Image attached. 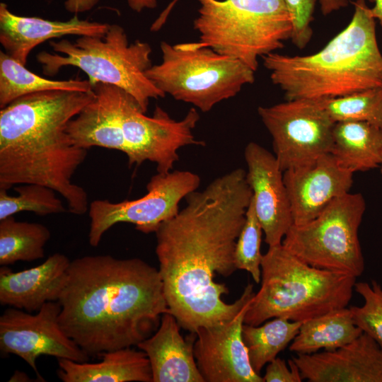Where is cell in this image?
<instances>
[{
	"instance_id": "7402d4cb",
	"label": "cell",
	"mask_w": 382,
	"mask_h": 382,
	"mask_svg": "<svg viewBox=\"0 0 382 382\" xmlns=\"http://www.w3.org/2000/svg\"><path fill=\"white\" fill-rule=\"evenodd\" d=\"M330 154L342 168L366 171L382 164V128L366 122H335Z\"/></svg>"
},
{
	"instance_id": "ffe728a7",
	"label": "cell",
	"mask_w": 382,
	"mask_h": 382,
	"mask_svg": "<svg viewBox=\"0 0 382 382\" xmlns=\"http://www.w3.org/2000/svg\"><path fill=\"white\" fill-rule=\"evenodd\" d=\"M175 317L163 314L156 331L137 345L146 354L152 373V382H204L195 354L196 334L185 340Z\"/></svg>"
},
{
	"instance_id": "ab89813d",
	"label": "cell",
	"mask_w": 382,
	"mask_h": 382,
	"mask_svg": "<svg viewBox=\"0 0 382 382\" xmlns=\"http://www.w3.org/2000/svg\"><path fill=\"white\" fill-rule=\"evenodd\" d=\"M380 169H381V173H382V164L380 166Z\"/></svg>"
},
{
	"instance_id": "83f0119b",
	"label": "cell",
	"mask_w": 382,
	"mask_h": 382,
	"mask_svg": "<svg viewBox=\"0 0 382 382\" xmlns=\"http://www.w3.org/2000/svg\"><path fill=\"white\" fill-rule=\"evenodd\" d=\"M320 101L334 122H366L382 128V86Z\"/></svg>"
},
{
	"instance_id": "30bf717a",
	"label": "cell",
	"mask_w": 382,
	"mask_h": 382,
	"mask_svg": "<svg viewBox=\"0 0 382 382\" xmlns=\"http://www.w3.org/2000/svg\"><path fill=\"white\" fill-rule=\"evenodd\" d=\"M365 210L361 194L346 193L311 221L293 224L282 244L311 266L357 278L364 270L358 231Z\"/></svg>"
},
{
	"instance_id": "4316f807",
	"label": "cell",
	"mask_w": 382,
	"mask_h": 382,
	"mask_svg": "<svg viewBox=\"0 0 382 382\" xmlns=\"http://www.w3.org/2000/svg\"><path fill=\"white\" fill-rule=\"evenodd\" d=\"M50 236V231L42 224L18 221L13 216L0 220V265L44 257Z\"/></svg>"
},
{
	"instance_id": "f35d334b",
	"label": "cell",
	"mask_w": 382,
	"mask_h": 382,
	"mask_svg": "<svg viewBox=\"0 0 382 382\" xmlns=\"http://www.w3.org/2000/svg\"><path fill=\"white\" fill-rule=\"evenodd\" d=\"M28 376L23 372L16 371L9 381H30Z\"/></svg>"
},
{
	"instance_id": "d6a6232c",
	"label": "cell",
	"mask_w": 382,
	"mask_h": 382,
	"mask_svg": "<svg viewBox=\"0 0 382 382\" xmlns=\"http://www.w3.org/2000/svg\"><path fill=\"white\" fill-rule=\"evenodd\" d=\"M262 378L264 382H301L303 380L299 369L292 359L287 364L285 360L279 357L268 363Z\"/></svg>"
},
{
	"instance_id": "484cf974",
	"label": "cell",
	"mask_w": 382,
	"mask_h": 382,
	"mask_svg": "<svg viewBox=\"0 0 382 382\" xmlns=\"http://www.w3.org/2000/svg\"><path fill=\"white\" fill-rule=\"evenodd\" d=\"M302 322L274 318L259 325L243 324L242 337L250 365L257 374L292 342Z\"/></svg>"
},
{
	"instance_id": "f1b7e54d",
	"label": "cell",
	"mask_w": 382,
	"mask_h": 382,
	"mask_svg": "<svg viewBox=\"0 0 382 382\" xmlns=\"http://www.w3.org/2000/svg\"><path fill=\"white\" fill-rule=\"evenodd\" d=\"M18 193L12 196L0 188V220L21 212H32L40 216L57 214L66 211L53 189L35 183L14 186Z\"/></svg>"
},
{
	"instance_id": "277c9868",
	"label": "cell",
	"mask_w": 382,
	"mask_h": 382,
	"mask_svg": "<svg viewBox=\"0 0 382 382\" xmlns=\"http://www.w3.org/2000/svg\"><path fill=\"white\" fill-rule=\"evenodd\" d=\"M354 6L347 26L318 52L305 56L272 52L262 57L272 83L286 100L335 98L382 86L376 19L364 0H357Z\"/></svg>"
},
{
	"instance_id": "6da1fadb",
	"label": "cell",
	"mask_w": 382,
	"mask_h": 382,
	"mask_svg": "<svg viewBox=\"0 0 382 382\" xmlns=\"http://www.w3.org/2000/svg\"><path fill=\"white\" fill-rule=\"evenodd\" d=\"M238 168L187 195L186 206L155 232L158 271L169 312L191 333L236 316L253 297L248 284L233 303L228 288L215 281L236 270L234 251L253 192Z\"/></svg>"
},
{
	"instance_id": "d4e9b609",
	"label": "cell",
	"mask_w": 382,
	"mask_h": 382,
	"mask_svg": "<svg viewBox=\"0 0 382 382\" xmlns=\"http://www.w3.org/2000/svg\"><path fill=\"white\" fill-rule=\"evenodd\" d=\"M88 92L93 86L88 80H52L28 70L5 52H0V108L33 93L47 91Z\"/></svg>"
},
{
	"instance_id": "d590c367",
	"label": "cell",
	"mask_w": 382,
	"mask_h": 382,
	"mask_svg": "<svg viewBox=\"0 0 382 382\" xmlns=\"http://www.w3.org/2000/svg\"><path fill=\"white\" fill-rule=\"evenodd\" d=\"M178 0H173L168 6L160 13L159 16L152 23L150 30L152 32L158 31L166 22L170 11L174 8Z\"/></svg>"
},
{
	"instance_id": "52a82bcc",
	"label": "cell",
	"mask_w": 382,
	"mask_h": 382,
	"mask_svg": "<svg viewBox=\"0 0 382 382\" xmlns=\"http://www.w3.org/2000/svg\"><path fill=\"white\" fill-rule=\"evenodd\" d=\"M50 45L54 53L42 51L36 55L45 75H55L64 66L78 67L93 86L108 83L129 93L144 112L150 99L166 96L146 75L152 66L151 47L139 40L129 43L118 24H109L103 37L82 35L74 42L52 40Z\"/></svg>"
},
{
	"instance_id": "e0dca14e",
	"label": "cell",
	"mask_w": 382,
	"mask_h": 382,
	"mask_svg": "<svg viewBox=\"0 0 382 382\" xmlns=\"http://www.w3.org/2000/svg\"><path fill=\"white\" fill-rule=\"evenodd\" d=\"M353 174L340 166L330 153L310 166L284 171L293 224L311 221L332 200L349 192Z\"/></svg>"
},
{
	"instance_id": "cb8c5ba5",
	"label": "cell",
	"mask_w": 382,
	"mask_h": 382,
	"mask_svg": "<svg viewBox=\"0 0 382 382\" xmlns=\"http://www.w3.org/2000/svg\"><path fill=\"white\" fill-rule=\"evenodd\" d=\"M95 94L93 100L69 121L67 133L78 147L88 150L98 146L125 153L124 141L110 108L100 95Z\"/></svg>"
},
{
	"instance_id": "8992f818",
	"label": "cell",
	"mask_w": 382,
	"mask_h": 382,
	"mask_svg": "<svg viewBox=\"0 0 382 382\" xmlns=\"http://www.w3.org/2000/svg\"><path fill=\"white\" fill-rule=\"evenodd\" d=\"M197 45L236 59L256 71L258 57L291 39L292 18L284 0H197Z\"/></svg>"
},
{
	"instance_id": "1f68e13d",
	"label": "cell",
	"mask_w": 382,
	"mask_h": 382,
	"mask_svg": "<svg viewBox=\"0 0 382 382\" xmlns=\"http://www.w3.org/2000/svg\"><path fill=\"white\" fill-rule=\"evenodd\" d=\"M284 1L292 18L291 42L299 49H303L312 37L311 23L316 0Z\"/></svg>"
},
{
	"instance_id": "7c38bea8",
	"label": "cell",
	"mask_w": 382,
	"mask_h": 382,
	"mask_svg": "<svg viewBox=\"0 0 382 382\" xmlns=\"http://www.w3.org/2000/svg\"><path fill=\"white\" fill-rule=\"evenodd\" d=\"M199 176L189 170H171L153 175L146 185V194L133 200L112 202L96 199L91 202L88 243L98 246L105 233L119 223L135 225L139 231L155 233L160 225L175 216L180 201L197 190Z\"/></svg>"
},
{
	"instance_id": "f546056e",
	"label": "cell",
	"mask_w": 382,
	"mask_h": 382,
	"mask_svg": "<svg viewBox=\"0 0 382 382\" xmlns=\"http://www.w3.org/2000/svg\"><path fill=\"white\" fill-rule=\"evenodd\" d=\"M262 233L252 197L245 213L244 224L236 241L234 263L237 270L249 272L256 284L261 281L263 255L261 253L260 246Z\"/></svg>"
},
{
	"instance_id": "5b68a950",
	"label": "cell",
	"mask_w": 382,
	"mask_h": 382,
	"mask_svg": "<svg viewBox=\"0 0 382 382\" xmlns=\"http://www.w3.org/2000/svg\"><path fill=\"white\" fill-rule=\"evenodd\" d=\"M356 277L309 265L282 244L270 246L261 263V286L244 323L259 325L272 318L304 322L347 307Z\"/></svg>"
},
{
	"instance_id": "3957f363",
	"label": "cell",
	"mask_w": 382,
	"mask_h": 382,
	"mask_svg": "<svg viewBox=\"0 0 382 382\" xmlns=\"http://www.w3.org/2000/svg\"><path fill=\"white\" fill-rule=\"evenodd\" d=\"M96 97L88 92L47 91L21 96L0 110V188L35 183L64 197L68 210L83 215L86 191L72 182L88 150L66 132L69 121Z\"/></svg>"
},
{
	"instance_id": "74e56055",
	"label": "cell",
	"mask_w": 382,
	"mask_h": 382,
	"mask_svg": "<svg viewBox=\"0 0 382 382\" xmlns=\"http://www.w3.org/2000/svg\"><path fill=\"white\" fill-rule=\"evenodd\" d=\"M375 4L374 7L371 8V13L372 16L377 19L380 25L382 26V0H374Z\"/></svg>"
},
{
	"instance_id": "ac0fdd59",
	"label": "cell",
	"mask_w": 382,
	"mask_h": 382,
	"mask_svg": "<svg viewBox=\"0 0 382 382\" xmlns=\"http://www.w3.org/2000/svg\"><path fill=\"white\" fill-rule=\"evenodd\" d=\"M109 24L80 19L77 14L68 21H51L18 16L5 3L0 4V42L4 52L23 65L38 45L66 35L103 37Z\"/></svg>"
},
{
	"instance_id": "603a6c76",
	"label": "cell",
	"mask_w": 382,
	"mask_h": 382,
	"mask_svg": "<svg viewBox=\"0 0 382 382\" xmlns=\"http://www.w3.org/2000/svg\"><path fill=\"white\" fill-rule=\"evenodd\" d=\"M361 333L350 308L345 307L303 322L289 349L296 354H313L321 349L333 351Z\"/></svg>"
},
{
	"instance_id": "4fadbf2b",
	"label": "cell",
	"mask_w": 382,
	"mask_h": 382,
	"mask_svg": "<svg viewBox=\"0 0 382 382\" xmlns=\"http://www.w3.org/2000/svg\"><path fill=\"white\" fill-rule=\"evenodd\" d=\"M58 301L45 303L36 314L9 307L0 316V351L2 356L15 354L40 374L36 360L42 355L88 361L89 355L62 329Z\"/></svg>"
},
{
	"instance_id": "8fae6325",
	"label": "cell",
	"mask_w": 382,
	"mask_h": 382,
	"mask_svg": "<svg viewBox=\"0 0 382 382\" xmlns=\"http://www.w3.org/2000/svg\"><path fill=\"white\" fill-rule=\"evenodd\" d=\"M257 112L272 138L274 154L283 172L310 166L330 153L335 122L320 100H286L260 106Z\"/></svg>"
},
{
	"instance_id": "e575fe53",
	"label": "cell",
	"mask_w": 382,
	"mask_h": 382,
	"mask_svg": "<svg viewBox=\"0 0 382 382\" xmlns=\"http://www.w3.org/2000/svg\"><path fill=\"white\" fill-rule=\"evenodd\" d=\"M320 9L323 15H328L334 11L347 6V0H319Z\"/></svg>"
},
{
	"instance_id": "9a60e30c",
	"label": "cell",
	"mask_w": 382,
	"mask_h": 382,
	"mask_svg": "<svg viewBox=\"0 0 382 382\" xmlns=\"http://www.w3.org/2000/svg\"><path fill=\"white\" fill-rule=\"evenodd\" d=\"M244 158L245 178L265 241L269 247L279 245L294 224L284 172L274 154L255 142L246 145Z\"/></svg>"
},
{
	"instance_id": "7a4b0ae2",
	"label": "cell",
	"mask_w": 382,
	"mask_h": 382,
	"mask_svg": "<svg viewBox=\"0 0 382 382\" xmlns=\"http://www.w3.org/2000/svg\"><path fill=\"white\" fill-rule=\"evenodd\" d=\"M57 301L60 327L92 357L137 346L169 312L158 270L110 255L71 260Z\"/></svg>"
},
{
	"instance_id": "836d02e7",
	"label": "cell",
	"mask_w": 382,
	"mask_h": 382,
	"mask_svg": "<svg viewBox=\"0 0 382 382\" xmlns=\"http://www.w3.org/2000/svg\"><path fill=\"white\" fill-rule=\"evenodd\" d=\"M100 0H66L64 8L70 13L78 14L92 9Z\"/></svg>"
},
{
	"instance_id": "9c48e42d",
	"label": "cell",
	"mask_w": 382,
	"mask_h": 382,
	"mask_svg": "<svg viewBox=\"0 0 382 382\" xmlns=\"http://www.w3.org/2000/svg\"><path fill=\"white\" fill-rule=\"evenodd\" d=\"M93 89L103 98L112 113L129 167L149 161L156 165L158 173H166L173 170L180 149L204 145L193 134L200 118L195 108H191L180 120L173 119L158 105L149 117L132 95L117 86L98 83Z\"/></svg>"
},
{
	"instance_id": "44dd1931",
	"label": "cell",
	"mask_w": 382,
	"mask_h": 382,
	"mask_svg": "<svg viewBox=\"0 0 382 382\" xmlns=\"http://www.w3.org/2000/svg\"><path fill=\"white\" fill-rule=\"evenodd\" d=\"M100 357L94 363L58 359L57 376L64 382H152L149 360L141 349L120 348Z\"/></svg>"
},
{
	"instance_id": "5bb4252c",
	"label": "cell",
	"mask_w": 382,
	"mask_h": 382,
	"mask_svg": "<svg viewBox=\"0 0 382 382\" xmlns=\"http://www.w3.org/2000/svg\"><path fill=\"white\" fill-rule=\"evenodd\" d=\"M250 302L231 320L196 332L194 354L204 382H264L250 365L242 337Z\"/></svg>"
},
{
	"instance_id": "d6986e66",
	"label": "cell",
	"mask_w": 382,
	"mask_h": 382,
	"mask_svg": "<svg viewBox=\"0 0 382 382\" xmlns=\"http://www.w3.org/2000/svg\"><path fill=\"white\" fill-rule=\"evenodd\" d=\"M70 262L66 255L57 253L42 264L21 271L13 272L8 266H1V305L33 313L47 302L57 301Z\"/></svg>"
},
{
	"instance_id": "4dcf8cb0",
	"label": "cell",
	"mask_w": 382,
	"mask_h": 382,
	"mask_svg": "<svg viewBox=\"0 0 382 382\" xmlns=\"http://www.w3.org/2000/svg\"><path fill=\"white\" fill-rule=\"evenodd\" d=\"M354 289L364 301L361 306L349 307L354 321L363 332L382 346V287L371 280V284L355 282Z\"/></svg>"
},
{
	"instance_id": "2e32d148",
	"label": "cell",
	"mask_w": 382,
	"mask_h": 382,
	"mask_svg": "<svg viewBox=\"0 0 382 382\" xmlns=\"http://www.w3.org/2000/svg\"><path fill=\"white\" fill-rule=\"evenodd\" d=\"M309 382H382V346L363 332L333 351L291 357Z\"/></svg>"
},
{
	"instance_id": "ba28073f",
	"label": "cell",
	"mask_w": 382,
	"mask_h": 382,
	"mask_svg": "<svg viewBox=\"0 0 382 382\" xmlns=\"http://www.w3.org/2000/svg\"><path fill=\"white\" fill-rule=\"evenodd\" d=\"M162 61L146 76L163 93L203 112L236 96L255 81V71L241 61L197 42L160 43Z\"/></svg>"
},
{
	"instance_id": "8d00e7d4",
	"label": "cell",
	"mask_w": 382,
	"mask_h": 382,
	"mask_svg": "<svg viewBox=\"0 0 382 382\" xmlns=\"http://www.w3.org/2000/svg\"><path fill=\"white\" fill-rule=\"evenodd\" d=\"M129 6L134 11L141 12L144 8H155L157 0H127Z\"/></svg>"
}]
</instances>
